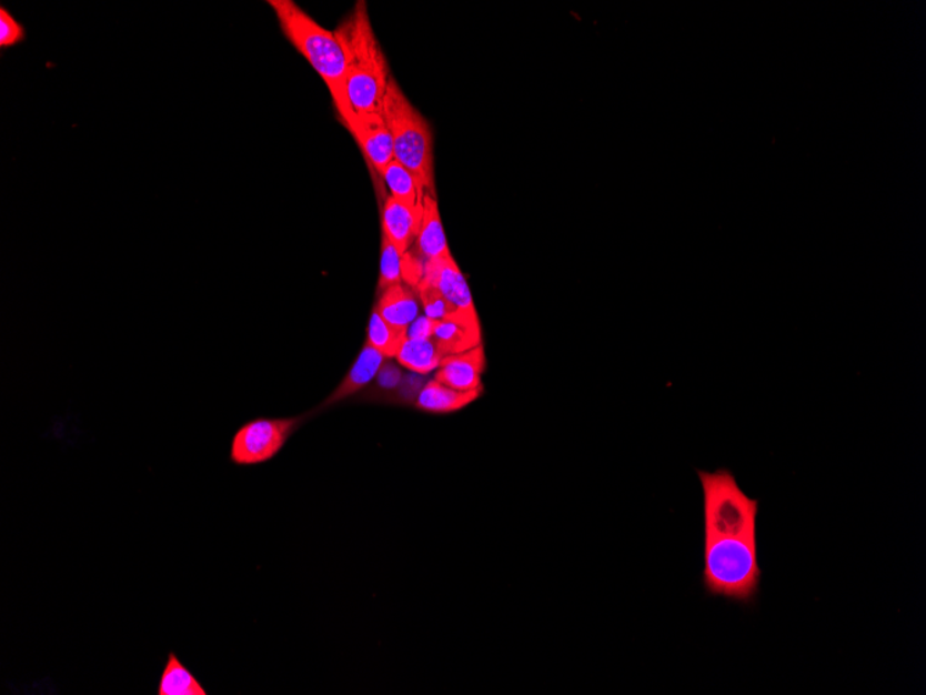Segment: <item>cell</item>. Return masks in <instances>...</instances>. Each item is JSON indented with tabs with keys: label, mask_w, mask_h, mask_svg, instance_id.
Segmentation results:
<instances>
[{
	"label": "cell",
	"mask_w": 926,
	"mask_h": 695,
	"mask_svg": "<svg viewBox=\"0 0 926 695\" xmlns=\"http://www.w3.org/2000/svg\"><path fill=\"white\" fill-rule=\"evenodd\" d=\"M484 389L477 391H456L454 387L444 385V383L436 380L429 381L422 387L420 396L416 399V409L425 411L431 414H451L466 409L467 405L476 402L482 396Z\"/></svg>",
	"instance_id": "5bb4252c"
},
{
	"label": "cell",
	"mask_w": 926,
	"mask_h": 695,
	"mask_svg": "<svg viewBox=\"0 0 926 695\" xmlns=\"http://www.w3.org/2000/svg\"><path fill=\"white\" fill-rule=\"evenodd\" d=\"M384 363H386V357H384L379 350L372 348L370 343H365L364 349L361 350L359 359H356L354 365L351 366L349 374L345 375L343 382L340 383L336 391H334L331 396L323 402L321 409L343 402V400L353 396V394L359 393L361 389L370 385V383L378 376L379 371L382 370Z\"/></svg>",
	"instance_id": "4fadbf2b"
},
{
	"label": "cell",
	"mask_w": 926,
	"mask_h": 695,
	"mask_svg": "<svg viewBox=\"0 0 926 695\" xmlns=\"http://www.w3.org/2000/svg\"><path fill=\"white\" fill-rule=\"evenodd\" d=\"M305 416L255 419L245 422L232 437L230 460L238 466L270 463L286 446Z\"/></svg>",
	"instance_id": "8992f818"
},
{
	"label": "cell",
	"mask_w": 926,
	"mask_h": 695,
	"mask_svg": "<svg viewBox=\"0 0 926 695\" xmlns=\"http://www.w3.org/2000/svg\"><path fill=\"white\" fill-rule=\"evenodd\" d=\"M334 33L342 44L345 59L344 85L350 108L348 121L353 115L383 113L392 75L386 56L373 32L366 3H356L353 13Z\"/></svg>",
	"instance_id": "6da1fadb"
},
{
	"label": "cell",
	"mask_w": 926,
	"mask_h": 695,
	"mask_svg": "<svg viewBox=\"0 0 926 695\" xmlns=\"http://www.w3.org/2000/svg\"><path fill=\"white\" fill-rule=\"evenodd\" d=\"M703 586L714 597L751 604L761 585L756 536L705 537Z\"/></svg>",
	"instance_id": "3957f363"
},
{
	"label": "cell",
	"mask_w": 926,
	"mask_h": 695,
	"mask_svg": "<svg viewBox=\"0 0 926 695\" xmlns=\"http://www.w3.org/2000/svg\"><path fill=\"white\" fill-rule=\"evenodd\" d=\"M158 695H208V692L180 657L170 652L161 672Z\"/></svg>",
	"instance_id": "e0dca14e"
},
{
	"label": "cell",
	"mask_w": 926,
	"mask_h": 695,
	"mask_svg": "<svg viewBox=\"0 0 926 695\" xmlns=\"http://www.w3.org/2000/svg\"><path fill=\"white\" fill-rule=\"evenodd\" d=\"M409 338V331L400 330L384 321L376 310H373L370 326H368V341L386 359H395L401 346Z\"/></svg>",
	"instance_id": "d6986e66"
},
{
	"label": "cell",
	"mask_w": 926,
	"mask_h": 695,
	"mask_svg": "<svg viewBox=\"0 0 926 695\" xmlns=\"http://www.w3.org/2000/svg\"><path fill=\"white\" fill-rule=\"evenodd\" d=\"M378 377L379 385L386 389V391H392V389L400 386L401 382H403L401 371L393 364H386V366L383 365L382 370L379 371Z\"/></svg>",
	"instance_id": "7402d4cb"
},
{
	"label": "cell",
	"mask_w": 926,
	"mask_h": 695,
	"mask_svg": "<svg viewBox=\"0 0 926 695\" xmlns=\"http://www.w3.org/2000/svg\"><path fill=\"white\" fill-rule=\"evenodd\" d=\"M378 314L390 325L409 331V328L420 319V304L414 292L404 283L390 286L381 293L375 308Z\"/></svg>",
	"instance_id": "9a60e30c"
},
{
	"label": "cell",
	"mask_w": 926,
	"mask_h": 695,
	"mask_svg": "<svg viewBox=\"0 0 926 695\" xmlns=\"http://www.w3.org/2000/svg\"><path fill=\"white\" fill-rule=\"evenodd\" d=\"M703 491L705 537L756 536L758 500L747 497L733 472L697 471Z\"/></svg>",
	"instance_id": "5b68a950"
},
{
	"label": "cell",
	"mask_w": 926,
	"mask_h": 695,
	"mask_svg": "<svg viewBox=\"0 0 926 695\" xmlns=\"http://www.w3.org/2000/svg\"><path fill=\"white\" fill-rule=\"evenodd\" d=\"M416 258L422 261L453 258L450 253L447 239H445L436 199L429 193L423 198V213L421 230L416 238Z\"/></svg>",
	"instance_id": "7c38bea8"
},
{
	"label": "cell",
	"mask_w": 926,
	"mask_h": 695,
	"mask_svg": "<svg viewBox=\"0 0 926 695\" xmlns=\"http://www.w3.org/2000/svg\"><path fill=\"white\" fill-rule=\"evenodd\" d=\"M485 369V355L482 344L460 354L447 355L439 366L434 380L456 391H477L483 389L482 375Z\"/></svg>",
	"instance_id": "30bf717a"
},
{
	"label": "cell",
	"mask_w": 926,
	"mask_h": 695,
	"mask_svg": "<svg viewBox=\"0 0 926 695\" xmlns=\"http://www.w3.org/2000/svg\"><path fill=\"white\" fill-rule=\"evenodd\" d=\"M401 261L403 255L399 253L390 239L384 235L382 238V259H381V276H379V293L386 291L387 288L403 283V270H401Z\"/></svg>",
	"instance_id": "ffe728a7"
},
{
	"label": "cell",
	"mask_w": 926,
	"mask_h": 695,
	"mask_svg": "<svg viewBox=\"0 0 926 695\" xmlns=\"http://www.w3.org/2000/svg\"><path fill=\"white\" fill-rule=\"evenodd\" d=\"M344 125L360 143L373 170L382 175L394 160L393 137L383 113L353 115Z\"/></svg>",
	"instance_id": "52a82bcc"
},
{
	"label": "cell",
	"mask_w": 926,
	"mask_h": 695,
	"mask_svg": "<svg viewBox=\"0 0 926 695\" xmlns=\"http://www.w3.org/2000/svg\"><path fill=\"white\" fill-rule=\"evenodd\" d=\"M266 3L275 11L283 36L326 83L344 124L350 117V108L344 85L345 59L336 33L318 24L293 0H268Z\"/></svg>",
	"instance_id": "7a4b0ae2"
},
{
	"label": "cell",
	"mask_w": 926,
	"mask_h": 695,
	"mask_svg": "<svg viewBox=\"0 0 926 695\" xmlns=\"http://www.w3.org/2000/svg\"><path fill=\"white\" fill-rule=\"evenodd\" d=\"M422 213L423 204H406L390 194L384 200L383 233L392 241L401 255L409 253L412 243L416 242L421 230Z\"/></svg>",
	"instance_id": "9c48e42d"
},
{
	"label": "cell",
	"mask_w": 926,
	"mask_h": 695,
	"mask_svg": "<svg viewBox=\"0 0 926 695\" xmlns=\"http://www.w3.org/2000/svg\"><path fill=\"white\" fill-rule=\"evenodd\" d=\"M432 339L444 357L460 354L482 344V331L477 315H459L453 319L434 321Z\"/></svg>",
	"instance_id": "8fae6325"
},
{
	"label": "cell",
	"mask_w": 926,
	"mask_h": 695,
	"mask_svg": "<svg viewBox=\"0 0 926 695\" xmlns=\"http://www.w3.org/2000/svg\"><path fill=\"white\" fill-rule=\"evenodd\" d=\"M26 39V28L8 9L0 8V49L13 48Z\"/></svg>",
	"instance_id": "44dd1931"
},
{
	"label": "cell",
	"mask_w": 926,
	"mask_h": 695,
	"mask_svg": "<svg viewBox=\"0 0 926 695\" xmlns=\"http://www.w3.org/2000/svg\"><path fill=\"white\" fill-rule=\"evenodd\" d=\"M395 360L415 374L427 375L439 370L444 355L432 338H406Z\"/></svg>",
	"instance_id": "2e32d148"
},
{
	"label": "cell",
	"mask_w": 926,
	"mask_h": 695,
	"mask_svg": "<svg viewBox=\"0 0 926 695\" xmlns=\"http://www.w3.org/2000/svg\"><path fill=\"white\" fill-rule=\"evenodd\" d=\"M386 182L390 197L411 205H422L426 189L409 169L393 160L381 175Z\"/></svg>",
	"instance_id": "ac0fdd59"
},
{
	"label": "cell",
	"mask_w": 926,
	"mask_h": 695,
	"mask_svg": "<svg viewBox=\"0 0 926 695\" xmlns=\"http://www.w3.org/2000/svg\"><path fill=\"white\" fill-rule=\"evenodd\" d=\"M417 286L436 289L460 314L477 315L465 276L453 258L425 261Z\"/></svg>",
	"instance_id": "ba28073f"
},
{
	"label": "cell",
	"mask_w": 926,
	"mask_h": 695,
	"mask_svg": "<svg viewBox=\"0 0 926 695\" xmlns=\"http://www.w3.org/2000/svg\"><path fill=\"white\" fill-rule=\"evenodd\" d=\"M384 120L393 137L394 160L409 169L434 197L433 138L431 127L394 80L390 78L383 104Z\"/></svg>",
	"instance_id": "277c9868"
}]
</instances>
